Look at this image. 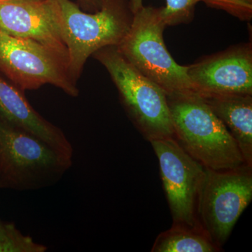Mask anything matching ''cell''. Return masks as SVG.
I'll list each match as a JSON object with an SVG mask.
<instances>
[{
    "label": "cell",
    "mask_w": 252,
    "mask_h": 252,
    "mask_svg": "<svg viewBox=\"0 0 252 252\" xmlns=\"http://www.w3.org/2000/svg\"><path fill=\"white\" fill-rule=\"evenodd\" d=\"M252 199V167L223 171L206 168L199 197L198 221L220 250Z\"/></svg>",
    "instance_id": "8992f818"
},
{
    "label": "cell",
    "mask_w": 252,
    "mask_h": 252,
    "mask_svg": "<svg viewBox=\"0 0 252 252\" xmlns=\"http://www.w3.org/2000/svg\"><path fill=\"white\" fill-rule=\"evenodd\" d=\"M92 56L109 72L127 116L144 138H175L165 93L134 67L117 46H105Z\"/></svg>",
    "instance_id": "277c9868"
},
{
    "label": "cell",
    "mask_w": 252,
    "mask_h": 252,
    "mask_svg": "<svg viewBox=\"0 0 252 252\" xmlns=\"http://www.w3.org/2000/svg\"><path fill=\"white\" fill-rule=\"evenodd\" d=\"M73 157L0 120V189L26 191L57 184Z\"/></svg>",
    "instance_id": "7a4b0ae2"
},
{
    "label": "cell",
    "mask_w": 252,
    "mask_h": 252,
    "mask_svg": "<svg viewBox=\"0 0 252 252\" xmlns=\"http://www.w3.org/2000/svg\"><path fill=\"white\" fill-rule=\"evenodd\" d=\"M7 1V0H0V1Z\"/></svg>",
    "instance_id": "ac0fdd59"
},
{
    "label": "cell",
    "mask_w": 252,
    "mask_h": 252,
    "mask_svg": "<svg viewBox=\"0 0 252 252\" xmlns=\"http://www.w3.org/2000/svg\"><path fill=\"white\" fill-rule=\"evenodd\" d=\"M0 120L36 136L62 153L73 157L74 149L63 131L32 107L24 94L14 84L0 77Z\"/></svg>",
    "instance_id": "8fae6325"
},
{
    "label": "cell",
    "mask_w": 252,
    "mask_h": 252,
    "mask_svg": "<svg viewBox=\"0 0 252 252\" xmlns=\"http://www.w3.org/2000/svg\"><path fill=\"white\" fill-rule=\"evenodd\" d=\"M80 7L86 12L94 13L102 7L103 0H77Z\"/></svg>",
    "instance_id": "e0dca14e"
},
{
    "label": "cell",
    "mask_w": 252,
    "mask_h": 252,
    "mask_svg": "<svg viewBox=\"0 0 252 252\" xmlns=\"http://www.w3.org/2000/svg\"><path fill=\"white\" fill-rule=\"evenodd\" d=\"M0 70L23 91L51 84L77 97L79 91L59 57L37 43L0 31Z\"/></svg>",
    "instance_id": "ba28073f"
},
{
    "label": "cell",
    "mask_w": 252,
    "mask_h": 252,
    "mask_svg": "<svg viewBox=\"0 0 252 252\" xmlns=\"http://www.w3.org/2000/svg\"><path fill=\"white\" fill-rule=\"evenodd\" d=\"M223 11L239 19L249 21L252 18V0H220Z\"/></svg>",
    "instance_id": "2e32d148"
},
{
    "label": "cell",
    "mask_w": 252,
    "mask_h": 252,
    "mask_svg": "<svg viewBox=\"0 0 252 252\" xmlns=\"http://www.w3.org/2000/svg\"><path fill=\"white\" fill-rule=\"evenodd\" d=\"M220 250L203 230L173 224L170 229L158 235L152 252H213Z\"/></svg>",
    "instance_id": "4fadbf2b"
},
{
    "label": "cell",
    "mask_w": 252,
    "mask_h": 252,
    "mask_svg": "<svg viewBox=\"0 0 252 252\" xmlns=\"http://www.w3.org/2000/svg\"><path fill=\"white\" fill-rule=\"evenodd\" d=\"M0 31L37 43L56 55L67 67V46L58 0L0 1Z\"/></svg>",
    "instance_id": "9c48e42d"
},
{
    "label": "cell",
    "mask_w": 252,
    "mask_h": 252,
    "mask_svg": "<svg viewBox=\"0 0 252 252\" xmlns=\"http://www.w3.org/2000/svg\"><path fill=\"white\" fill-rule=\"evenodd\" d=\"M68 50L67 72L77 84L88 59L97 50L118 46L130 30L134 14L129 0H103L97 12L81 11L70 0H58Z\"/></svg>",
    "instance_id": "3957f363"
},
{
    "label": "cell",
    "mask_w": 252,
    "mask_h": 252,
    "mask_svg": "<svg viewBox=\"0 0 252 252\" xmlns=\"http://www.w3.org/2000/svg\"><path fill=\"white\" fill-rule=\"evenodd\" d=\"M194 92L210 94H252V44L243 43L187 66Z\"/></svg>",
    "instance_id": "30bf717a"
},
{
    "label": "cell",
    "mask_w": 252,
    "mask_h": 252,
    "mask_svg": "<svg viewBox=\"0 0 252 252\" xmlns=\"http://www.w3.org/2000/svg\"><path fill=\"white\" fill-rule=\"evenodd\" d=\"M162 7L142 6L134 14L130 30L117 49L137 70L157 84L166 95L194 92L187 66L177 64L163 39L167 27Z\"/></svg>",
    "instance_id": "5b68a950"
},
{
    "label": "cell",
    "mask_w": 252,
    "mask_h": 252,
    "mask_svg": "<svg viewBox=\"0 0 252 252\" xmlns=\"http://www.w3.org/2000/svg\"><path fill=\"white\" fill-rule=\"evenodd\" d=\"M47 249L23 235L14 223L0 220V252H45Z\"/></svg>",
    "instance_id": "9a60e30c"
},
{
    "label": "cell",
    "mask_w": 252,
    "mask_h": 252,
    "mask_svg": "<svg viewBox=\"0 0 252 252\" xmlns=\"http://www.w3.org/2000/svg\"><path fill=\"white\" fill-rule=\"evenodd\" d=\"M150 142L158 160L174 224L203 230L198 221V206L206 168L187 154L174 137Z\"/></svg>",
    "instance_id": "52a82bcc"
},
{
    "label": "cell",
    "mask_w": 252,
    "mask_h": 252,
    "mask_svg": "<svg viewBox=\"0 0 252 252\" xmlns=\"http://www.w3.org/2000/svg\"><path fill=\"white\" fill-rule=\"evenodd\" d=\"M166 6H163L162 17L166 26L189 24L193 20L195 5L200 1L210 7L223 10L220 0H165ZM133 14L141 9L143 0H129Z\"/></svg>",
    "instance_id": "5bb4252c"
},
{
    "label": "cell",
    "mask_w": 252,
    "mask_h": 252,
    "mask_svg": "<svg viewBox=\"0 0 252 252\" xmlns=\"http://www.w3.org/2000/svg\"><path fill=\"white\" fill-rule=\"evenodd\" d=\"M167 99L175 138L190 157L218 171L248 165L233 137L199 94H174Z\"/></svg>",
    "instance_id": "6da1fadb"
},
{
    "label": "cell",
    "mask_w": 252,
    "mask_h": 252,
    "mask_svg": "<svg viewBox=\"0 0 252 252\" xmlns=\"http://www.w3.org/2000/svg\"><path fill=\"white\" fill-rule=\"evenodd\" d=\"M200 97L233 137L247 165L252 167V94Z\"/></svg>",
    "instance_id": "7c38bea8"
}]
</instances>
